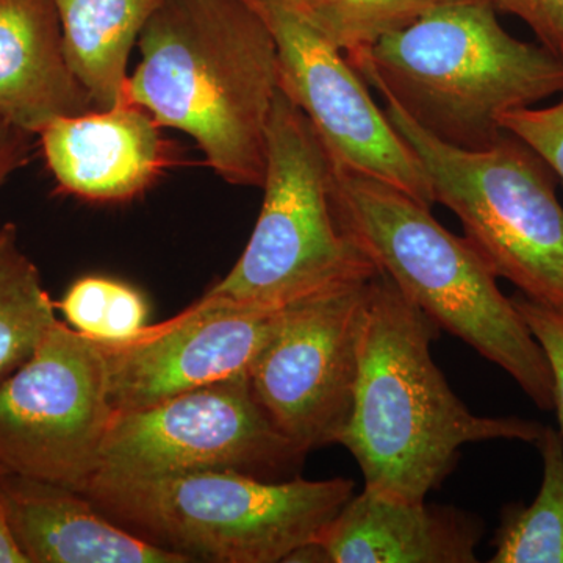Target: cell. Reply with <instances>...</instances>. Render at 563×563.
<instances>
[{"label": "cell", "instance_id": "21", "mask_svg": "<svg viewBox=\"0 0 563 563\" xmlns=\"http://www.w3.org/2000/svg\"><path fill=\"white\" fill-rule=\"evenodd\" d=\"M504 131L523 141L563 180V95L548 107H525L504 114Z\"/></svg>", "mask_w": 563, "mask_h": 563}, {"label": "cell", "instance_id": "19", "mask_svg": "<svg viewBox=\"0 0 563 563\" xmlns=\"http://www.w3.org/2000/svg\"><path fill=\"white\" fill-rule=\"evenodd\" d=\"M542 485L529 506L506 507L492 563H563V433L543 428Z\"/></svg>", "mask_w": 563, "mask_h": 563}, {"label": "cell", "instance_id": "11", "mask_svg": "<svg viewBox=\"0 0 563 563\" xmlns=\"http://www.w3.org/2000/svg\"><path fill=\"white\" fill-rule=\"evenodd\" d=\"M246 2L276 43L279 90L312 122L336 168L384 181L432 209L431 181L421 162L343 52L288 0Z\"/></svg>", "mask_w": 563, "mask_h": 563}, {"label": "cell", "instance_id": "4", "mask_svg": "<svg viewBox=\"0 0 563 563\" xmlns=\"http://www.w3.org/2000/svg\"><path fill=\"white\" fill-rule=\"evenodd\" d=\"M332 203L344 235L437 328L498 365L539 409H554L542 346L465 236L448 231L431 207L398 188L336 166Z\"/></svg>", "mask_w": 563, "mask_h": 563}, {"label": "cell", "instance_id": "25", "mask_svg": "<svg viewBox=\"0 0 563 563\" xmlns=\"http://www.w3.org/2000/svg\"><path fill=\"white\" fill-rule=\"evenodd\" d=\"M147 317L150 306L144 296L131 285L113 280L109 310L98 342H124L132 339L146 328Z\"/></svg>", "mask_w": 563, "mask_h": 563}, {"label": "cell", "instance_id": "12", "mask_svg": "<svg viewBox=\"0 0 563 563\" xmlns=\"http://www.w3.org/2000/svg\"><path fill=\"white\" fill-rule=\"evenodd\" d=\"M284 307H236L202 296L172 320L147 324L124 342L96 340L114 412L146 409L247 374L276 332Z\"/></svg>", "mask_w": 563, "mask_h": 563}, {"label": "cell", "instance_id": "26", "mask_svg": "<svg viewBox=\"0 0 563 563\" xmlns=\"http://www.w3.org/2000/svg\"><path fill=\"white\" fill-rule=\"evenodd\" d=\"M33 133L0 118V187L31 158Z\"/></svg>", "mask_w": 563, "mask_h": 563}, {"label": "cell", "instance_id": "15", "mask_svg": "<svg viewBox=\"0 0 563 563\" xmlns=\"http://www.w3.org/2000/svg\"><path fill=\"white\" fill-rule=\"evenodd\" d=\"M481 526L451 507L352 496L314 540L328 563H473Z\"/></svg>", "mask_w": 563, "mask_h": 563}, {"label": "cell", "instance_id": "1", "mask_svg": "<svg viewBox=\"0 0 563 563\" xmlns=\"http://www.w3.org/2000/svg\"><path fill=\"white\" fill-rule=\"evenodd\" d=\"M437 329L387 276L373 277L351 417L339 444L361 466L365 490L393 501L426 503L465 444H536L543 432L544 426L523 418L473 413L433 362Z\"/></svg>", "mask_w": 563, "mask_h": 563}, {"label": "cell", "instance_id": "22", "mask_svg": "<svg viewBox=\"0 0 563 563\" xmlns=\"http://www.w3.org/2000/svg\"><path fill=\"white\" fill-rule=\"evenodd\" d=\"M521 318L547 355L553 374L554 409L563 433V309L526 298L521 292L512 296Z\"/></svg>", "mask_w": 563, "mask_h": 563}, {"label": "cell", "instance_id": "24", "mask_svg": "<svg viewBox=\"0 0 563 563\" xmlns=\"http://www.w3.org/2000/svg\"><path fill=\"white\" fill-rule=\"evenodd\" d=\"M496 10L523 21L540 46L563 62V0H501Z\"/></svg>", "mask_w": 563, "mask_h": 563}, {"label": "cell", "instance_id": "23", "mask_svg": "<svg viewBox=\"0 0 563 563\" xmlns=\"http://www.w3.org/2000/svg\"><path fill=\"white\" fill-rule=\"evenodd\" d=\"M111 287L113 279L101 276L81 277L70 285L65 298L55 303V307L62 310L63 317L74 331L98 340L109 310Z\"/></svg>", "mask_w": 563, "mask_h": 563}, {"label": "cell", "instance_id": "7", "mask_svg": "<svg viewBox=\"0 0 563 563\" xmlns=\"http://www.w3.org/2000/svg\"><path fill=\"white\" fill-rule=\"evenodd\" d=\"M380 98L428 174L433 201L453 211L492 272L526 298L563 309V207L553 169L509 132L484 150L450 146L390 96Z\"/></svg>", "mask_w": 563, "mask_h": 563}, {"label": "cell", "instance_id": "9", "mask_svg": "<svg viewBox=\"0 0 563 563\" xmlns=\"http://www.w3.org/2000/svg\"><path fill=\"white\" fill-rule=\"evenodd\" d=\"M306 455L273 424L242 374L146 409L114 412L98 472L147 477L229 470L288 481Z\"/></svg>", "mask_w": 563, "mask_h": 563}, {"label": "cell", "instance_id": "5", "mask_svg": "<svg viewBox=\"0 0 563 563\" xmlns=\"http://www.w3.org/2000/svg\"><path fill=\"white\" fill-rule=\"evenodd\" d=\"M344 477L265 481L229 470L92 474L81 495L103 515L191 562L277 563L314 542L354 496Z\"/></svg>", "mask_w": 563, "mask_h": 563}, {"label": "cell", "instance_id": "16", "mask_svg": "<svg viewBox=\"0 0 563 563\" xmlns=\"http://www.w3.org/2000/svg\"><path fill=\"white\" fill-rule=\"evenodd\" d=\"M70 69L52 0H0V118L38 135L63 117L95 110Z\"/></svg>", "mask_w": 563, "mask_h": 563}, {"label": "cell", "instance_id": "6", "mask_svg": "<svg viewBox=\"0 0 563 563\" xmlns=\"http://www.w3.org/2000/svg\"><path fill=\"white\" fill-rule=\"evenodd\" d=\"M333 177L335 162L312 122L277 90L261 214L242 257L203 298L272 309L379 274L336 222Z\"/></svg>", "mask_w": 563, "mask_h": 563}, {"label": "cell", "instance_id": "8", "mask_svg": "<svg viewBox=\"0 0 563 563\" xmlns=\"http://www.w3.org/2000/svg\"><path fill=\"white\" fill-rule=\"evenodd\" d=\"M113 415L101 347L57 320L0 383V468L80 493Z\"/></svg>", "mask_w": 563, "mask_h": 563}, {"label": "cell", "instance_id": "14", "mask_svg": "<svg viewBox=\"0 0 563 563\" xmlns=\"http://www.w3.org/2000/svg\"><path fill=\"white\" fill-rule=\"evenodd\" d=\"M0 496L29 563H188L114 523L79 492L0 470Z\"/></svg>", "mask_w": 563, "mask_h": 563}, {"label": "cell", "instance_id": "13", "mask_svg": "<svg viewBox=\"0 0 563 563\" xmlns=\"http://www.w3.org/2000/svg\"><path fill=\"white\" fill-rule=\"evenodd\" d=\"M150 111L131 101L52 120L38 132L58 188L85 201H131L162 176L172 152Z\"/></svg>", "mask_w": 563, "mask_h": 563}, {"label": "cell", "instance_id": "10", "mask_svg": "<svg viewBox=\"0 0 563 563\" xmlns=\"http://www.w3.org/2000/svg\"><path fill=\"white\" fill-rule=\"evenodd\" d=\"M368 280L287 303L247 377L269 420L303 453L339 444L351 417Z\"/></svg>", "mask_w": 563, "mask_h": 563}, {"label": "cell", "instance_id": "27", "mask_svg": "<svg viewBox=\"0 0 563 563\" xmlns=\"http://www.w3.org/2000/svg\"><path fill=\"white\" fill-rule=\"evenodd\" d=\"M0 563H29V559L22 553L13 529H11L2 496H0Z\"/></svg>", "mask_w": 563, "mask_h": 563}, {"label": "cell", "instance_id": "17", "mask_svg": "<svg viewBox=\"0 0 563 563\" xmlns=\"http://www.w3.org/2000/svg\"><path fill=\"white\" fill-rule=\"evenodd\" d=\"M66 58L96 109L125 101L128 65L151 14L163 0H52Z\"/></svg>", "mask_w": 563, "mask_h": 563}, {"label": "cell", "instance_id": "18", "mask_svg": "<svg viewBox=\"0 0 563 563\" xmlns=\"http://www.w3.org/2000/svg\"><path fill=\"white\" fill-rule=\"evenodd\" d=\"M55 321V302L22 252L16 228L0 222V383L32 357Z\"/></svg>", "mask_w": 563, "mask_h": 563}, {"label": "cell", "instance_id": "28", "mask_svg": "<svg viewBox=\"0 0 563 563\" xmlns=\"http://www.w3.org/2000/svg\"><path fill=\"white\" fill-rule=\"evenodd\" d=\"M485 2H492L493 5H498L499 2H501V0H485Z\"/></svg>", "mask_w": 563, "mask_h": 563}, {"label": "cell", "instance_id": "20", "mask_svg": "<svg viewBox=\"0 0 563 563\" xmlns=\"http://www.w3.org/2000/svg\"><path fill=\"white\" fill-rule=\"evenodd\" d=\"M346 57L372 49L440 0H288Z\"/></svg>", "mask_w": 563, "mask_h": 563}, {"label": "cell", "instance_id": "3", "mask_svg": "<svg viewBox=\"0 0 563 563\" xmlns=\"http://www.w3.org/2000/svg\"><path fill=\"white\" fill-rule=\"evenodd\" d=\"M346 58L366 85L461 150L490 146L506 132L504 114L563 95L561 58L510 35L485 0H440Z\"/></svg>", "mask_w": 563, "mask_h": 563}, {"label": "cell", "instance_id": "2", "mask_svg": "<svg viewBox=\"0 0 563 563\" xmlns=\"http://www.w3.org/2000/svg\"><path fill=\"white\" fill-rule=\"evenodd\" d=\"M128 101L190 135L236 187L262 188L277 47L246 0H163L140 33Z\"/></svg>", "mask_w": 563, "mask_h": 563}]
</instances>
